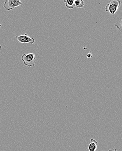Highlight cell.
I'll return each mask as SVG.
<instances>
[{
	"label": "cell",
	"mask_w": 122,
	"mask_h": 151,
	"mask_svg": "<svg viewBox=\"0 0 122 151\" xmlns=\"http://www.w3.org/2000/svg\"><path fill=\"white\" fill-rule=\"evenodd\" d=\"M122 1L118 0L109 1L106 5L105 10L106 12H109L111 15H114L119 8L121 5Z\"/></svg>",
	"instance_id": "1"
},
{
	"label": "cell",
	"mask_w": 122,
	"mask_h": 151,
	"mask_svg": "<svg viewBox=\"0 0 122 151\" xmlns=\"http://www.w3.org/2000/svg\"><path fill=\"white\" fill-rule=\"evenodd\" d=\"M22 61L26 66L29 67L34 66L35 65V54L30 53L27 54H23L21 57Z\"/></svg>",
	"instance_id": "2"
},
{
	"label": "cell",
	"mask_w": 122,
	"mask_h": 151,
	"mask_svg": "<svg viewBox=\"0 0 122 151\" xmlns=\"http://www.w3.org/2000/svg\"><path fill=\"white\" fill-rule=\"evenodd\" d=\"M22 4L23 3L19 0H5L3 7L6 11H9Z\"/></svg>",
	"instance_id": "3"
},
{
	"label": "cell",
	"mask_w": 122,
	"mask_h": 151,
	"mask_svg": "<svg viewBox=\"0 0 122 151\" xmlns=\"http://www.w3.org/2000/svg\"><path fill=\"white\" fill-rule=\"evenodd\" d=\"M15 38L18 42L23 44L30 43L31 44H33L35 41V39L34 38L30 37L26 34L16 36H15Z\"/></svg>",
	"instance_id": "4"
},
{
	"label": "cell",
	"mask_w": 122,
	"mask_h": 151,
	"mask_svg": "<svg viewBox=\"0 0 122 151\" xmlns=\"http://www.w3.org/2000/svg\"><path fill=\"white\" fill-rule=\"evenodd\" d=\"M97 141L93 138H91L88 146L89 151H96L97 149Z\"/></svg>",
	"instance_id": "5"
},
{
	"label": "cell",
	"mask_w": 122,
	"mask_h": 151,
	"mask_svg": "<svg viewBox=\"0 0 122 151\" xmlns=\"http://www.w3.org/2000/svg\"><path fill=\"white\" fill-rule=\"evenodd\" d=\"M65 3V7L68 9H73L75 8L74 1V0H64Z\"/></svg>",
	"instance_id": "6"
},
{
	"label": "cell",
	"mask_w": 122,
	"mask_h": 151,
	"mask_svg": "<svg viewBox=\"0 0 122 151\" xmlns=\"http://www.w3.org/2000/svg\"><path fill=\"white\" fill-rule=\"evenodd\" d=\"M74 4L75 7L81 9L84 6V3L82 0H76L74 1Z\"/></svg>",
	"instance_id": "7"
},
{
	"label": "cell",
	"mask_w": 122,
	"mask_h": 151,
	"mask_svg": "<svg viewBox=\"0 0 122 151\" xmlns=\"http://www.w3.org/2000/svg\"><path fill=\"white\" fill-rule=\"evenodd\" d=\"M92 57V55L91 53H89L87 54V58H90Z\"/></svg>",
	"instance_id": "8"
},
{
	"label": "cell",
	"mask_w": 122,
	"mask_h": 151,
	"mask_svg": "<svg viewBox=\"0 0 122 151\" xmlns=\"http://www.w3.org/2000/svg\"><path fill=\"white\" fill-rule=\"evenodd\" d=\"M107 151H117L116 150V149H115V148H114V149H111V150H108Z\"/></svg>",
	"instance_id": "9"
},
{
	"label": "cell",
	"mask_w": 122,
	"mask_h": 151,
	"mask_svg": "<svg viewBox=\"0 0 122 151\" xmlns=\"http://www.w3.org/2000/svg\"><path fill=\"white\" fill-rule=\"evenodd\" d=\"M1 25H2L1 24V23L0 22V28H1Z\"/></svg>",
	"instance_id": "10"
},
{
	"label": "cell",
	"mask_w": 122,
	"mask_h": 151,
	"mask_svg": "<svg viewBox=\"0 0 122 151\" xmlns=\"http://www.w3.org/2000/svg\"><path fill=\"white\" fill-rule=\"evenodd\" d=\"M1 46L0 45V51H1Z\"/></svg>",
	"instance_id": "11"
}]
</instances>
